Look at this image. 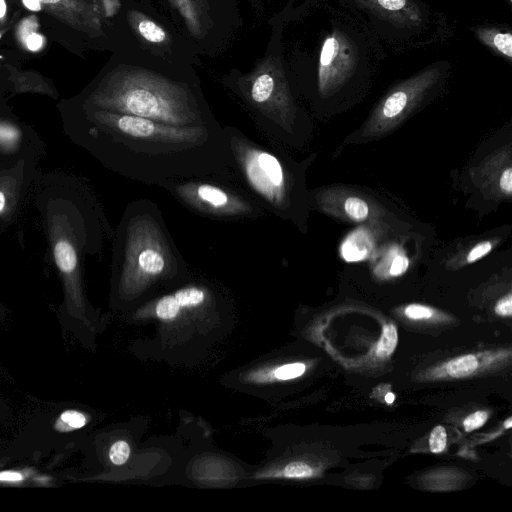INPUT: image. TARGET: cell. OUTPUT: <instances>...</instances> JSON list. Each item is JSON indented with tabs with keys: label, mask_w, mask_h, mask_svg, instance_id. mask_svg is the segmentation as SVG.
I'll return each instance as SVG.
<instances>
[{
	"label": "cell",
	"mask_w": 512,
	"mask_h": 512,
	"mask_svg": "<svg viewBox=\"0 0 512 512\" xmlns=\"http://www.w3.org/2000/svg\"><path fill=\"white\" fill-rule=\"evenodd\" d=\"M88 116L92 151L129 179L161 187L181 178L233 175L229 140L220 123L173 126L98 108Z\"/></svg>",
	"instance_id": "1"
},
{
	"label": "cell",
	"mask_w": 512,
	"mask_h": 512,
	"mask_svg": "<svg viewBox=\"0 0 512 512\" xmlns=\"http://www.w3.org/2000/svg\"><path fill=\"white\" fill-rule=\"evenodd\" d=\"M115 294L136 299L161 285L188 278L189 266L170 234L159 206L141 198L126 206L115 233Z\"/></svg>",
	"instance_id": "2"
},
{
	"label": "cell",
	"mask_w": 512,
	"mask_h": 512,
	"mask_svg": "<svg viewBox=\"0 0 512 512\" xmlns=\"http://www.w3.org/2000/svg\"><path fill=\"white\" fill-rule=\"evenodd\" d=\"M95 108L173 126L219 124L198 88L142 68H121L107 76L92 96Z\"/></svg>",
	"instance_id": "3"
},
{
	"label": "cell",
	"mask_w": 512,
	"mask_h": 512,
	"mask_svg": "<svg viewBox=\"0 0 512 512\" xmlns=\"http://www.w3.org/2000/svg\"><path fill=\"white\" fill-rule=\"evenodd\" d=\"M224 128L236 180L266 212L302 227L308 203L303 178L305 164L255 141L237 127Z\"/></svg>",
	"instance_id": "4"
},
{
	"label": "cell",
	"mask_w": 512,
	"mask_h": 512,
	"mask_svg": "<svg viewBox=\"0 0 512 512\" xmlns=\"http://www.w3.org/2000/svg\"><path fill=\"white\" fill-rule=\"evenodd\" d=\"M91 414L68 401L43 403L4 449L12 460H28L55 469L82 444Z\"/></svg>",
	"instance_id": "5"
},
{
	"label": "cell",
	"mask_w": 512,
	"mask_h": 512,
	"mask_svg": "<svg viewBox=\"0 0 512 512\" xmlns=\"http://www.w3.org/2000/svg\"><path fill=\"white\" fill-rule=\"evenodd\" d=\"M161 187L186 209L211 220L237 222L266 215V210L240 185L234 174L181 178Z\"/></svg>",
	"instance_id": "6"
},
{
	"label": "cell",
	"mask_w": 512,
	"mask_h": 512,
	"mask_svg": "<svg viewBox=\"0 0 512 512\" xmlns=\"http://www.w3.org/2000/svg\"><path fill=\"white\" fill-rule=\"evenodd\" d=\"M441 70L429 66L391 88L346 143L379 140L397 129L419 108L437 85Z\"/></svg>",
	"instance_id": "7"
},
{
	"label": "cell",
	"mask_w": 512,
	"mask_h": 512,
	"mask_svg": "<svg viewBox=\"0 0 512 512\" xmlns=\"http://www.w3.org/2000/svg\"><path fill=\"white\" fill-rule=\"evenodd\" d=\"M358 61L357 47L352 39L339 29L324 40L318 64V89L322 96H330L352 76Z\"/></svg>",
	"instance_id": "8"
},
{
	"label": "cell",
	"mask_w": 512,
	"mask_h": 512,
	"mask_svg": "<svg viewBox=\"0 0 512 512\" xmlns=\"http://www.w3.org/2000/svg\"><path fill=\"white\" fill-rule=\"evenodd\" d=\"M312 196L322 211L344 221L367 223L383 215L382 208L375 201L351 189H322Z\"/></svg>",
	"instance_id": "9"
},
{
	"label": "cell",
	"mask_w": 512,
	"mask_h": 512,
	"mask_svg": "<svg viewBox=\"0 0 512 512\" xmlns=\"http://www.w3.org/2000/svg\"><path fill=\"white\" fill-rule=\"evenodd\" d=\"M214 297L212 286L204 279H196L155 299L152 312L162 321H171L190 309L207 304Z\"/></svg>",
	"instance_id": "10"
},
{
	"label": "cell",
	"mask_w": 512,
	"mask_h": 512,
	"mask_svg": "<svg viewBox=\"0 0 512 512\" xmlns=\"http://www.w3.org/2000/svg\"><path fill=\"white\" fill-rule=\"evenodd\" d=\"M474 180L483 193L495 199H509L512 194L510 148L487 158L473 172Z\"/></svg>",
	"instance_id": "11"
},
{
	"label": "cell",
	"mask_w": 512,
	"mask_h": 512,
	"mask_svg": "<svg viewBox=\"0 0 512 512\" xmlns=\"http://www.w3.org/2000/svg\"><path fill=\"white\" fill-rule=\"evenodd\" d=\"M65 481L63 471L53 472V469L28 460H11L0 466V486L55 487Z\"/></svg>",
	"instance_id": "12"
},
{
	"label": "cell",
	"mask_w": 512,
	"mask_h": 512,
	"mask_svg": "<svg viewBox=\"0 0 512 512\" xmlns=\"http://www.w3.org/2000/svg\"><path fill=\"white\" fill-rule=\"evenodd\" d=\"M382 19L401 27L421 24L422 14L412 0H356Z\"/></svg>",
	"instance_id": "13"
},
{
	"label": "cell",
	"mask_w": 512,
	"mask_h": 512,
	"mask_svg": "<svg viewBox=\"0 0 512 512\" xmlns=\"http://www.w3.org/2000/svg\"><path fill=\"white\" fill-rule=\"evenodd\" d=\"M497 238L482 239L467 244L455 251L448 259L449 267L460 268L472 264L488 255L498 244Z\"/></svg>",
	"instance_id": "14"
},
{
	"label": "cell",
	"mask_w": 512,
	"mask_h": 512,
	"mask_svg": "<svg viewBox=\"0 0 512 512\" xmlns=\"http://www.w3.org/2000/svg\"><path fill=\"white\" fill-rule=\"evenodd\" d=\"M473 31L479 41L509 61L512 60V34L495 27L477 26Z\"/></svg>",
	"instance_id": "15"
},
{
	"label": "cell",
	"mask_w": 512,
	"mask_h": 512,
	"mask_svg": "<svg viewBox=\"0 0 512 512\" xmlns=\"http://www.w3.org/2000/svg\"><path fill=\"white\" fill-rule=\"evenodd\" d=\"M54 257L59 270L66 275L74 273L77 267V254L74 247L67 241H58L54 246Z\"/></svg>",
	"instance_id": "16"
},
{
	"label": "cell",
	"mask_w": 512,
	"mask_h": 512,
	"mask_svg": "<svg viewBox=\"0 0 512 512\" xmlns=\"http://www.w3.org/2000/svg\"><path fill=\"white\" fill-rule=\"evenodd\" d=\"M477 368V358L474 355L468 354L449 361L446 371L451 377L461 378L471 375Z\"/></svg>",
	"instance_id": "17"
},
{
	"label": "cell",
	"mask_w": 512,
	"mask_h": 512,
	"mask_svg": "<svg viewBox=\"0 0 512 512\" xmlns=\"http://www.w3.org/2000/svg\"><path fill=\"white\" fill-rule=\"evenodd\" d=\"M40 2L42 8L47 6L51 12L74 24L73 17L76 16L79 10V4L76 0H40Z\"/></svg>",
	"instance_id": "18"
},
{
	"label": "cell",
	"mask_w": 512,
	"mask_h": 512,
	"mask_svg": "<svg viewBox=\"0 0 512 512\" xmlns=\"http://www.w3.org/2000/svg\"><path fill=\"white\" fill-rule=\"evenodd\" d=\"M314 475V470L306 463L292 462L287 464L282 470L269 472L261 477H284L288 479H306Z\"/></svg>",
	"instance_id": "19"
},
{
	"label": "cell",
	"mask_w": 512,
	"mask_h": 512,
	"mask_svg": "<svg viewBox=\"0 0 512 512\" xmlns=\"http://www.w3.org/2000/svg\"><path fill=\"white\" fill-rule=\"evenodd\" d=\"M398 335L394 325L388 324L383 327L382 336L376 348V354L380 358L388 357L395 350Z\"/></svg>",
	"instance_id": "20"
},
{
	"label": "cell",
	"mask_w": 512,
	"mask_h": 512,
	"mask_svg": "<svg viewBox=\"0 0 512 512\" xmlns=\"http://www.w3.org/2000/svg\"><path fill=\"white\" fill-rule=\"evenodd\" d=\"M139 34L151 43H162L166 40V32L154 21L143 18L137 23Z\"/></svg>",
	"instance_id": "21"
},
{
	"label": "cell",
	"mask_w": 512,
	"mask_h": 512,
	"mask_svg": "<svg viewBox=\"0 0 512 512\" xmlns=\"http://www.w3.org/2000/svg\"><path fill=\"white\" fill-rule=\"evenodd\" d=\"M305 370L306 366L303 363H288L276 367L270 374H268V376H263L261 379L267 377L268 379L273 378L281 381L291 380L300 377L302 374H304Z\"/></svg>",
	"instance_id": "22"
},
{
	"label": "cell",
	"mask_w": 512,
	"mask_h": 512,
	"mask_svg": "<svg viewBox=\"0 0 512 512\" xmlns=\"http://www.w3.org/2000/svg\"><path fill=\"white\" fill-rule=\"evenodd\" d=\"M130 456V446L125 440H117L108 449V460L114 466H121L127 462Z\"/></svg>",
	"instance_id": "23"
},
{
	"label": "cell",
	"mask_w": 512,
	"mask_h": 512,
	"mask_svg": "<svg viewBox=\"0 0 512 512\" xmlns=\"http://www.w3.org/2000/svg\"><path fill=\"white\" fill-rule=\"evenodd\" d=\"M385 264H388V273L390 276H399L403 274L408 266L409 259L403 252H392V255L387 256Z\"/></svg>",
	"instance_id": "24"
},
{
	"label": "cell",
	"mask_w": 512,
	"mask_h": 512,
	"mask_svg": "<svg viewBox=\"0 0 512 512\" xmlns=\"http://www.w3.org/2000/svg\"><path fill=\"white\" fill-rule=\"evenodd\" d=\"M36 26V23H33L32 26L27 29L26 24L22 25L20 32L25 34H21L23 42L26 48L30 51H38L44 42V38L42 35L38 34L33 27Z\"/></svg>",
	"instance_id": "25"
},
{
	"label": "cell",
	"mask_w": 512,
	"mask_h": 512,
	"mask_svg": "<svg viewBox=\"0 0 512 512\" xmlns=\"http://www.w3.org/2000/svg\"><path fill=\"white\" fill-rule=\"evenodd\" d=\"M446 430L442 426H436L429 438L430 450L433 453H441L446 448L447 443Z\"/></svg>",
	"instance_id": "26"
},
{
	"label": "cell",
	"mask_w": 512,
	"mask_h": 512,
	"mask_svg": "<svg viewBox=\"0 0 512 512\" xmlns=\"http://www.w3.org/2000/svg\"><path fill=\"white\" fill-rule=\"evenodd\" d=\"M405 315L410 319H428L434 314V311L424 305L411 304L405 308Z\"/></svg>",
	"instance_id": "27"
},
{
	"label": "cell",
	"mask_w": 512,
	"mask_h": 512,
	"mask_svg": "<svg viewBox=\"0 0 512 512\" xmlns=\"http://www.w3.org/2000/svg\"><path fill=\"white\" fill-rule=\"evenodd\" d=\"M486 411H476L465 418L463 426L467 432L480 428L487 420Z\"/></svg>",
	"instance_id": "28"
},
{
	"label": "cell",
	"mask_w": 512,
	"mask_h": 512,
	"mask_svg": "<svg viewBox=\"0 0 512 512\" xmlns=\"http://www.w3.org/2000/svg\"><path fill=\"white\" fill-rule=\"evenodd\" d=\"M495 312L501 316H510L512 314V295L508 293L499 299L495 306Z\"/></svg>",
	"instance_id": "29"
},
{
	"label": "cell",
	"mask_w": 512,
	"mask_h": 512,
	"mask_svg": "<svg viewBox=\"0 0 512 512\" xmlns=\"http://www.w3.org/2000/svg\"><path fill=\"white\" fill-rule=\"evenodd\" d=\"M0 374H1V364H0ZM12 419V413L10 406L5 401V399L0 394V426L7 425L10 423Z\"/></svg>",
	"instance_id": "30"
},
{
	"label": "cell",
	"mask_w": 512,
	"mask_h": 512,
	"mask_svg": "<svg viewBox=\"0 0 512 512\" xmlns=\"http://www.w3.org/2000/svg\"><path fill=\"white\" fill-rule=\"evenodd\" d=\"M25 7L32 11H40L42 9V4L40 0H22Z\"/></svg>",
	"instance_id": "31"
},
{
	"label": "cell",
	"mask_w": 512,
	"mask_h": 512,
	"mask_svg": "<svg viewBox=\"0 0 512 512\" xmlns=\"http://www.w3.org/2000/svg\"><path fill=\"white\" fill-rule=\"evenodd\" d=\"M11 460V456L5 450L0 451V466L5 465Z\"/></svg>",
	"instance_id": "32"
},
{
	"label": "cell",
	"mask_w": 512,
	"mask_h": 512,
	"mask_svg": "<svg viewBox=\"0 0 512 512\" xmlns=\"http://www.w3.org/2000/svg\"><path fill=\"white\" fill-rule=\"evenodd\" d=\"M6 3L5 0H0V18H4L6 14Z\"/></svg>",
	"instance_id": "33"
},
{
	"label": "cell",
	"mask_w": 512,
	"mask_h": 512,
	"mask_svg": "<svg viewBox=\"0 0 512 512\" xmlns=\"http://www.w3.org/2000/svg\"><path fill=\"white\" fill-rule=\"evenodd\" d=\"M6 203L5 195L0 191V212L4 209Z\"/></svg>",
	"instance_id": "34"
},
{
	"label": "cell",
	"mask_w": 512,
	"mask_h": 512,
	"mask_svg": "<svg viewBox=\"0 0 512 512\" xmlns=\"http://www.w3.org/2000/svg\"><path fill=\"white\" fill-rule=\"evenodd\" d=\"M394 399H395V396L393 393L389 392L386 394L385 396V401L388 403V404H391L394 402Z\"/></svg>",
	"instance_id": "35"
},
{
	"label": "cell",
	"mask_w": 512,
	"mask_h": 512,
	"mask_svg": "<svg viewBox=\"0 0 512 512\" xmlns=\"http://www.w3.org/2000/svg\"><path fill=\"white\" fill-rule=\"evenodd\" d=\"M504 426H505V428H507V429L511 428V426H512V418H511V417H509V418L505 421Z\"/></svg>",
	"instance_id": "36"
},
{
	"label": "cell",
	"mask_w": 512,
	"mask_h": 512,
	"mask_svg": "<svg viewBox=\"0 0 512 512\" xmlns=\"http://www.w3.org/2000/svg\"><path fill=\"white\" fill-rule=\"evenodd\" d=\"M508 2L511 4V0H508Z\"/></svg>",
	"instance_id": "37"
}]
</instances>
